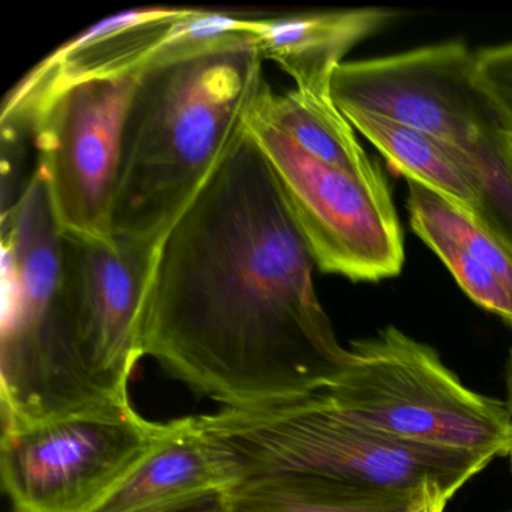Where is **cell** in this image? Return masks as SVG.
<instances>
[{
	"label": "cell",
	"mask_w": 512,
	"mask_h": 512,
	"mask_svg": "<svg viewBox=\"0 0 512 512\" xmlns=\"http://www.w3.org/2000/svg\"><path fill=\"white\" fill-rule=\"evenodd\" d=\"M310 248L247 125L158 239L143 355L224 409L325 389L352 353L323 310Z\"/></svg>",
	"instance_id": "6da1fadb"
},
{
	"label": "cell",
	"mask_w": 512,
	"mask_h": 512,
	"mask_svg": "<svg viewBox=\"0 0 512 512\" xmlns=\"http://www.w3.org/2000/svg\"><path fill=\"white\" fill-rule=\"evenodd\" d=\"M250 35L172 53L140 74L122 136L113 233L158 242L245 131L265 85Z\"/></svg>",
	"instance_id": "7a4b0ae2"
},
{
	"label": "cell",
	"mask_w": 512,
	"mask_h": 512,
	"mask_svg": "<svg viewBox=\"0 0 512 512\" xmlns=\"http://www.w3.org/2000/svg\"><path fill=\"white\" fill-rule=\"evenodd\" d=\"M191 424L226 458L236 482L280 476L356 496L437 493L451 500L494 460L376 433L344 418L319 392L259 409H221Z\"/></svg>",
	"instance_id": "3957f363"
},
{
	"label": "cell",
	"mask_w": 512,
	"mask_h": 512,
	"mask_svg": "<svg viewBox=\"0 0 512 512\" xmlns=\"http://www.w3.org/2000/svg\"><path fill=\"white\" fill-rule=\"evenodd\" d=\"M4 431L110 404L95 385L65 287V238L38 170L2 214Z\"/></svg>",
	"instance_id": "277c9868"
},
{
	"label": "cell",
	"mask_w": 512,
	"mask_h": 512,
	"mask_svg": "<svg viewBox=\"0 0 512 512\" xmlns=\"http://www.w3.org/2000/svg\"><path fill=\"white\" fill-rule=\"evenodd\" d=\"M332 98L341 112L377 113L442 143L478 191L476 218L512 250V130L463 41L343 62Z\"/></svg>",
	"instance_id": "5b68a950"
},
{
	"label": "cell",
	"mask_w": 512,
	"mask_h": 512,
	"mask_svg": "<svg viewBox=\"0 0 512 512\" xmlns=\"http://www.w3.org/2000/svg\"><path fill=\"white\" fill-rule=\"evenodd\" d=\"M349 364L319 391L344 418L419 445L503 457L512 416L496 398L472 391L433 347L395 326L353 341Z\"/></svg>",
	"instance_id": "8992f818"
},
{
	"label": "cell",
	"mask_w": 512,
	"mask_h": 512,
	"mask_svg": "<svg viewBox=\"0 0 512 512\" xmlns=\"http://www.w3.org/2000/svg\"><path fill=\"white\" fill-rule=\"evenodd\" d=\"M248 136L274 173L316 268L355 283L400 275L404 236L385 173L329 166L250 112Z\"/></svg>",
	"instance_id": "52a82bcc"
},
{
	"label": "cell",
	"mask_w": 512,
	"mask_h": 512,
	"mask_svg": "<svg viewBox=\"0 0 512 512\" xmlns=\"http://www.w3.org/2000/svg\"><path fill=\"white\" fill-rule=\"evenodd\" d=\"M175 421L110 403L4 431L0 476L14 512H91L163 442Z\"/></svg>",
	"instance_id": "ba28073f"
},
{
	"label": "cell",
	"mask_w": 512,
	"mask_h": 512,
	"mask_svg": "<svg viewBox=\"0 0 512 512\" xmlns=\"http://www.w3.org/2000/svg\"><path fill=\"white\" fill-rule=\"evenodd\" d=\"M140 74L77 83L35 116L29 133L38 154L35 169L64 238L116 245L122 136Z\"/></svg>",
	"instance_id": "9c48e42d"
},
{
	"label": "cell",
	"mask_w": 512,
	"mask_h": 512,
	"mask_svg": "<svg viewBox=\"0 0 512 512\" xmlns=\"http://www.w3.org/2000/svg\"><path fill=\"white\" fill-rule=\"evenodd\" d=\"M155 244L65 238V287L80 343L95 385L112 403H130L128 382L145 356L140 323Z\"/></svg>",
	"instance_id": "30bf717a"
},
{
	"label": "cell",
	"mask_w": 512,
	"mask_h": 512,
	"mask_svg": "<svg viewBox=\"0 0 512 512\" xmlns=\"http://www.w3.org/2000/svg\"><path fill=\"white\" fill-rule=\"evenodd\" d=\"M187 8L124 11L83 31L35 65L5 97L2 136L16 143L31 133L35 116L55 95L89 80L133 76L163 61L181 40Z\"/></svg>",
	"instance_id": "8fae6325"
},
{
	"label": "cell",
	"mask_w": 512,
	"mask_h": 512,
	"mask_svg": "<svg viewBox=\"0 0 512 512\" xmlns=\"http://www.w3.org/2000/svg\"><path fill=\"white\" fill-rule=\"evenodd\" d=\"M413 232L439 257L475 304L512 329V250L466 209L407 181Z\"/></svg>",
	"instance_id": "7c38bea8"
},
{
	"label": "cell",
	"mask_w": 512,
	"mask_h": 512,
	"mask_svg": "<svg viewBox=\"0 0 512 512\" xmlns=\"http://www.w3.org/2000/svg\"><path fill=\"white\" fill-rule=\"evenodd\" d=\"M395 16L370 7L253 16L250 37L265 61L292 77L295 89L332 95V77L347 53Z\"/></svg>",
	"instance_id": "4fadbf2b"
},
{
	"label": "cell",
	"mask_w": 512,
	"mask_h": 512,
	"mask_svg": "<svg viewBox=\"0 0 512 512\" xmlns=\"http://www.w3.org/2000/svg\"><path fill=\"white\" fill-rule=\"evenodd\" d=\"M226 458L191 424L172 433L91 512H178L235 485Z\"/></svg>",
	"instance_id": "5bb4252c"
},
{
	"label": "cell",
	"mask_w": 512,
	"mask_h": 512,
	"mask_svg": "<svg viewBox=\"0 0 512 512\" xmlns=\"http://www.w3.org/2000/svg\"><path fill=\"white\" fill-rule=\"evenodd\" d=\"M251 112L329 166L359 176L383 172L356 139L355 128L338 109L332 95L311 94L295 88L275 94L265 82Z\"/></svg>",
	"instance_id": "9a60e30c"
},
{
	"label": "cell",
	"mask_w": 512,
	"mask_h": 512,
	"mask_svg": "<svg viewBox=\"0 0 512 512\" xmlns=\"http://www.w3.org/2000/svg\"><path fill=\"white\" fill-rule=\"evenodd\" d=\"M341 113L406 181L425 185L478 217V191L442 143L418 128L377 113L365 110Z\"/></svg>",
	"instance_id": "2e32d148"
},
{
	"label": "cell",
	"mask_w": 512,
	"mask_h": 512,
	"mask_svg": "<svg viewBox=\"0 0 512 512\" xmlns=\"http://www.w3.org/2000/svg\"><path fill=\"white\" fill-rule=\"evenodd\" d=\"M431 497L443 496L364 497L301 479L262 476L242 479L227 488L218 496L215 512H412Z\"/></svg>",
	"instance_id": "e0dca14e"
},
{
	"label": "cell",
	"mask_w": 512,
	"mask_h": 512,
	"mask_svg": "<svg viewBox=\"0 0 512 512\" xmlns=\"http://www.w3.org/2000/svg\"><path fill=\"white\" fill-rule=\"evenodd\" d=\"M475 73L512 130V43L476 52Z\"/></svg>",
	"instance_id": "ac0fdd59"
},
{
	"label": "cell",
	"mask_w": 512,
	"mask_h": 512,
	"mask_svg": "<svg viewBox=\"0 0 512 512\" xmlns=\"http://www.w3.org/2000/svg\"><path fill=\"white\" fill-rule=\"evenodd\" d=\"M218 496L208 497V499L202 500V502L196 503V505L188 506V508L181 509L178 512H215L217 509Z\"/></svg>",
	"instance_id": "d6986e66"
},
{
	"label": "cell",
	"mask_w": 512,
	"mask_h": 512,
	"mask_svg": "<svg viewBox=\"0 0 512 512\" xmlns=\"http://www.w3.org/2000/svg\"><path fill=\"white\" fill-rule=\"evenodd\" d=\"M446 503H448V500L443 499V497H431L430 500L422 503L421 506H418V508L412 512H443Z\"/></svg>",
	"instance_id": "ffe728a7"
},
{
	"label": "cell",
	"mask_w": 512,
	"mask_h": 512,
	"mask_svg": "<svg viewBox=\"0 0 512 512\" xmlns=\"http://www.w3.org/2000/svg\"><path fill=\"white\" fill-rule=\"evenodd\" d=\"M505 385H506V406H508L509 413L512 416V349L509 352L508 362H506L505 370Z\"/></svg>",
	"instance_id": "44dd1931"
},
{
	"label": "cell",
	"mask_w": 512,
	"mask_h": 512,
	"mask_svg": "<svg viewBox=\"0 0 512 512\" xmlns=\"http://www.w3.org/2000/svg\"><path fill=\"white\" fill-rule=\"evenodd\" d=\"M509 457H511V467H512V443H511V449H509Z\"/></svg>",
	"instance_id": "7402d4cb"
},
{
	"label": "cell",
	"mask_w": 512,
	"mask_h": 512,
	"mask_svg": "<svg viewBox=\"0 0 512 512\" xmlns=\"http://www.w3.org/2000/svg\"><path fill=\"white\" fill-rule=\"evenodd\" d=\"M511 149H512V133H511Z\"/></svg>",
	"instance_id": "603a6c76"
},
{
	"label": "cell",
	"mask_w": 512,
	"mask_h": 512,
	"mask_svg": "<svg viewBox=\"0 0 512 512\" xmlns=\"http://www.w3.org/2000/svg\"><path fill=\"white\" fill-rule=\"evenodd\" d=\"M509 512H512V511H509Z\"/></svg>",
	"instance_id": "cb8c5ba5"
}]
</instances>
